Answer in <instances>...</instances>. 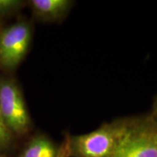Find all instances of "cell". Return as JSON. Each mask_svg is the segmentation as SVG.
Segmentation results:
<instances>
[{
  "label": "cell",
  "instance_id": "obj_4",
  "mask_svg": "<svg viewBox=\"0 0 157 157\" xmlns=\"http://www.w3.org/2000/svg\"><path fill=\"white\" fill-rule=\"evenodd\" d=\"M32 38L31 24L21 21L0 33V66L12 69L21 63L28 52Z\"/></svg>",
  "mask_w": 157,
  "mask_h": 157
},
{
  "label": "cell",
  "instance_id": "obj_2",
  "mask_svg": "<svg viewBox=\"0 0 157 157\" xmlns=\"http://www.w3.org/2000/svg\"><path fill=\"white\" fill-rule=\"evenodd\" d=\"M109 157H157V124L150 113L130 117L126 134Z\"/></svg>",
  "mask_w": 157,
  "mask_h": 157
},
{
  "label": "cell",
  "instance_id": "obj_8",
  "mask_svg": "<svg viewBox=\"0 0 157 157\" xmlns=\"http://www.w3.org/2000/svg\"><path fill=\"white\" fill-rule=\"evenodd\" d=\"M22 4L23 2L16 0H0V15L18 9Z\"/></svg>",
  "mask_w": 157,
  "mask_h": 157
},
{
  "label": "cell",
  "instance_id": "obj_9",
  "mask_svg": "<svg viewBox=\"0 0 157 157\" xmlns=\"http://www.w3.org/2000/svg\"><path fill=\"white\" fill-rule=\"evenodd\" d=\"M57 157H68V138L67 135L66 134L64 140L59 147L58 153Z\"/></svg>",
  "mask_w": 157,
  "mask_h": 157
},
{
  "label": "cell",
  "instance_id": "obj_6",
  "mask_svg": "<svg viewBox=\"0 0 157 157\" xmlns=\"http://www.w3.org/2000/svg\"><path fill=\"white\" fill-rule=\"evenodd\" d=\"M58 149L49 137L37 135L28 143L21 157H57Z\"/></svg>",
  "mask_w": 157,
  "mask_h": 157
},
{
  "label": "cell",
  "instance_id": "obj_5",
  "mask_svg": "<svg viewBox=\"0 0 157 157\" xmlns=\"http://www.w3.org/2000/svg\"><path fill=\"white\" fill-rule=\"evenodd\" d=\"M33 15L42 22L55 23L63 21L74 2L71 0H31L29 2Z\"/></svg>",
  "mask_w": 157,
  "mask_h": 157
},
{
  "label": "cell",
  "instance_id": "obj_3",
  "mask_svg": "<svg viewBox=\"0 0 157 157\" xmlns=\"http://www.w3.org/2000/svg\"><path fill=\"white\" fill-rule=\"evenodd\" d=\"M0 113L13 134L24 135L30 129L31 121L24 98L17 84L11 79H0Z\"/></svg>",
  "mask_w": 157,
  "mask_h": 157
},
{
  "label": "cell",
  "instance_id": "obj_10",
  "mask_svg": "<svg viewBox=\"0 0 157 157\" xmlns=\"http://www.w3.org/2000/svg\"><path fill=\"white\" fill-rule=\"evenodd\" d=\"M150 114H151V116L153 119H154V121L156 122V124H157V98L154 102L152 111H151V113H150Z\"/></svg>",
  "mask_w": 157,
  "mask_h": 157
},
{
  "label": "cell",
  "instance_id": "obj_1",
  "mask_svg": "<svg viewBox=\"0 0 157 157\" xmlns=\"http://www.w3.org/2000/svg\"><path fill=\"white\" fill-rule=\"evenodd\" d=\"M130 117L104 123L86 134L67 135L68 157H109L122 140Z\"/></svg>",
  "mask_w": 157,
  "mask_h": 157
},
{
  "label": "cell",
  "instance_id": "obj_11",
  "mask_svg": "<svg viewBox=\"0 0 157 157\" xmlns=\"http://www.w3.org/2000/svg\"><path fill=\"white\" fill-rule=\"evenodd\" d=\"M0 157H7V156H3V155H0Z\"/></svg>",
  "mask_w": 157,
  "mask_h": 157
},
{
  "label": "cell",
  "instance_id": "obj_7",
  "mask_svg": "<svg viewBox=\"0 0 157 157\" xmlns=\"http://www.w3.org/2000/svg\"><path fill=\"white\" fill-rule=\"evenodd\" d=\"M13 133L6 126L0 113V151L8 148L12 143Z\"/></svg>",
  "mask_w": 157,
  "mask_h": 157
}]
</instances>
